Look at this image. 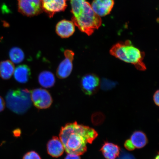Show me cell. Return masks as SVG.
<instances>
[{
	"label": "cell",
	"instance_id": "obj_1",
	"mask_svg": "<svg viewBox=\"0 0 159 159\" xmlns=\"http://www.w3.org/2000/svg\"><path fill=\"white\" fill-rule=\"evenodd\" d=\"M98 136L94 129L76 122L68 123L61 127L59 134L67 154L80 156L87 151V143L92 144Z\"/></svg>",
	"mask_w": 159,
	"mask_h": 159
},
{
	"label": "cell",
	"instance_id": "obj_2",
	"mask_svg": "<svg viewBox=\"0 0 159 159\" xmlns=\"http://www.w3.org/2000/svg\"><path fill=\"white\" fill-rule=\"evenodd\" d=\"M72 20L82 32L91 35L102 24V20L94 13L86 0H71Z\"/></svg>",
	"mask_w": 159,
	"mask_h": 159
},
{
	"label": "cell",
	"instance_id": "obj_3",
	"mask_svg": "<svg viewBox=\"0 0 159 159\" xmlns=\"http://www.w3.org/2000/svg\"><path fill=\"white\" fill-rule=\"evenodd\" d=\"M109 52L116 58L134 65L138 70H146V65L143 62L144 53L134 46L130 41L116 43L111 49Z\"/></svg>",
	"mask_w": 159,
	"mask_h": 159
},
{
	"label": "cell",
	"instance_id": "obj_4",
	"mask_svg": "<svg viewBox=\"0 0 159 159\" xmlns=\"http://www.w3.org/2000/svg\"><path fill=\"white\" fill-rule=\"evenodd\" d=\"M6 99L7 108L17 114H24L31 105L30 92L27 89L10 90Z\"/></svg>",
	"mask_w": 159,
	"mask_h": 159
},
{
	"label": "cell",
	"instance_id": "obj_5",
	"mask_svg": "<svg viewBox=\"0 0 159 159\" xmlns=\"http://www.w3.org/2000/svg\"><path fill=\"white\" fill-rule=\"evenodd\" d=\"M30 95L32 101L38 109H47L52 104V97L48 91L45 89H33L30 92Z\"/></svg>",
	"mask_w": 159,
	"mask_h": 159
},
{
	"label": "cell",
	"instance_id": "obj_6",
	"mask_svg": "<svg viewBox=\"0 0 159 159\" xmlns=\"http://www.w3.org/2000/svg\"><path fill=\"white\" fill-rule=\"evenodd\" d=\"M19 12L28 17L39 15L43 11L41 0H18Z\"/></svg>",
	"mask_w": 159,
	"mask_h": 159
},
{
	"label": "cell",
	"instance_id": "obj_7",
	"mask_svg": "<svg viewBox=\"0 0 159 159\" xmlns=\"http://www.w3.org/2000/svg\"><path fill=\"white\" fill-rule=\"evenodd\" d=\"M43 11L52 17L57 13L64 11L67 7L66 0H41Z\"/></svg>",
	"mask_w": 159,
	"mask_h": 159
},
{
	"label": "cell",
	"instance_id": "obj_8",
	"mask_svg": "<svg viewBox=\"0 0 159 159\" xmlns=\"http://www.w3.org/2000/svg\"><path fill=\"white\" fill-rule=\"evenodd\" d=\"M100 81L96 75H85L81 79V87L85 94L91 95L96 93L99 88Z\"/></svg>",
	"mask_w": 159,
	"mask_h": 159
},
{
	"label": "cell",
	"instance_id": "obj_9",
	"mask_svg": "<svg viewBox=\"0 0 159 159\" xmlns=\"http://www.w3.org/2000/svg\"><path fill=\"white\" fill-rule=\"evenodd\" d=\"M91 7L98 16H105L109 14L114 5V0H94Z\"/></svg>",
	"mask_w": 159,
	"mask_h": 159
},
{
	"label": "cell",
	"instance_id": "obj_10",
	"mask_svg": "<svg viewBox=\"0 0 159 159\" xmlns=\"http://www.w3.org/2000/svg\"><path fill=\"white\" fill-rule=\"evenodd\" d=\"M47 150L50 156L53 157L58 158L62 156L65 150L59 138L53 136L47 143Z\"/></svg>",
	"mask_w": 159,
	"mask_h": 159
},
{
	"label": "cell",
	"instance_id": "obj_11",
	"mask_svg": "<svg viewBox=\"0 0 159 159\" xmlns=\"http://www.w3.org/2000/svg\"><path fill=\"white\" fill-rule=\"evenodd\" d=\"M75 30V25L72 21L62 20L57 24L56 31L62 38H67L72 35Z\"/></svg>",
	"mask_w": 159,
	"mask_h": 159
},
{
	"label": "cell",
	"instance_id": "obj_12",
	"mask_svg": "<svg viewBox=\"0 0 159 159\" xmlns=\"http://www.w3.org/2000/svg\"><path fill=\"white\" fill-rule=\"evenodd\" d=\"M120 150L118 145L108 142H105L100 149L103 156L107 159H116L120 154Z\"/></svg>",
	"mask_w": 159,
	"mask_h": 159
},
{
	"label": "cell",
	"instance_id": "obj_13",
	"mask_svg": "<svg viewBox=\"0 0 159 159\" xmlns=\"http://www.w3.org/2000/svg\"><path fill=\"white\" fill-rule=\"evenodd\" d=\"M73 59L65 57V59L60 63L57 71V77L60 79H64L69 77L73 69Z\"/></svg>",
	"mask_w": 159,
	"mask_h": 159
},
{
	"label": "cell",
	"instance_id": "obj_14",
	"mask_svg": "<svg viewBox=\"0 0 159 159\" xmlns=\"http://www.w3.org/2000/svg\"><path fill=\"white\" fill-rule=\"evenodd\" d=\"M31 70L27 65H19L15 70L14 76L17 82L25 83L28 81L31 75Z\"/></svg>",
	"mask_w": 159,
	"mask_h": 159
},
{
	"label": "cell",
	"instance_id": "obj_15",
	"mask_svg": "<svg viewBox=\"0 0 159 159\" xmlns=\"http://www.w3.org/2000/svg\"><path fill=\"white\" fill-rule=\"evenodd\" d=\"M130 140L135 148H142L148 143L146 135L141 131H136L131 135Z\"/></svg>",
	"mask_w": 159,
	"mask_h": 159
},
{
	"label": "cell",
	"instance_id": "obj_16",
	"mask_svg": "<svg viewBox=\"0 0 159 159\" xmlns=\"http://www.w3.org/2000/svg\"><path fill=\"white\" fill-rule=\"evenodd\" d=\"M15 70V66L11 61H4L0 63V76L4 80L11 78Z\"/></svg>",
	"mask_w": 159,
	"mask_h": 159
},
{
	"label": "cell",
	"instance_id": "obj_17",
	"mask_svg": "<svg viewBox=\"0 0 159 159\" xmlns=\"http://www.w3.org/2000/svg\"><path fill=\"white\" fill-rule=\"evenodd\" d=\"M39 84L44 88H49L54 85L55 78L54 75L50 71H43L39 76Z\"/></svg>",
	"mask_w": 159,
	"mask_h": 159
},
{
	"label": "cell",
	"instance_id": "obj_18",
	"mask_svg": "<svg viewBox=\"0 0 159 159\" xmlns=\"http://www.w3.org/2000/svg\"><path fill=\"white\" fill-rule=\"evenodd\" d=\"M9 55L12 62L16 64L21 62L25 57V53L22 50L17 47H13L10 50Z\"/></svg>",
	"mask_w": 159,
	"mask_h": 159
},
{
	"label": "cell",
	"instance_id": "obj_19",
	"mask_svg": "<svg viewBox=\"0 0 159 159\" xmlns=\"http://www.w3.org/2000/svg\"><path fill=\"white\" fill-rule=\"evenodd\" d=\"M23 159H41L40 156L35 151H30L24 156Z\"/></svg>",
	"mask_w": 159,
	"mask_h": 159
},
{
	"label": "cell",
	"instance_id": "obj_20",
	"mask_svg": "<svg viewBox=\"0 0 159 159\" xmlns=\"http://www.w3.org/2000/svg\"><path fill=\"white\" fill-rule=\"evenodd\" d=\"M118 159H136L132 154L122 151Z\"/></svg>",
	"mask_w": 159,
	"mask_h": 159
},
{
	"label": "cell",
	"instance_id": "obj_21",
	"mask_svg": "<svg viewBox=\"0 0 159 159\" xmlns=\"http://www.w3.org/2000/svg\"><path fill=\"white\" fill-rule=\"evenodd\" d=\"M124 146L127 150L130 151L134 150L135 149L132 143H131L130 139H129L126 141L124 143Z\"/></svg>",
	"mask_w": 159,
	"mask_h": 159
},
{
	"label": "cell",
	"instance_id": "obj_22",
	"mask_svg": "<svg viewBox=\"0 0 159 159\" xmlns=\"http://www.w3.org/2000/svg\"><path fill=\"white\" fill-rule=\"evenodd\" d=\"M65 57L74 59L75 53L72 51L66 50L64 52Z\"/></svg>",
	"mask_w": 159,
	"mask_h": 159
},
{
	"label": "cell",
	"instance_id": "obj_23",
	"mask_svg": "<svg viewBox=\"0 0 159 159\" xmlns=\"http://www.w3.org/2000/svg\"><path fill=\"white\" fill-rule=\"evenodd\" d=\"M159 90H157L156 92L154 93L153 95V100L154 102L156 105L159 106Z\"/></svg>",
	"mask_w": 159,
	"mask_h": 159
},
{
	"label": "cell",
	"instance_id": "obj_24",
	"mask_svg": "<svg viewBox=\"0 0 159 159\" xmlns=\"http://www.w3.org/2000/svg\"><path fill=\"white\" fill-rule=\"evenodd\" d=\"M65 159H81L78 155L74 154H67Z\"/></svg>",
	"mask_w": 159,
	"mask_h": 159
},
{
	"label": "cell",
	"instance_id": "obj_25",
	"mask_svg": "<svg viewBox=\"0 0 159 159\" xmlns=\"http://www.w3.org/2000/svg\"><path fill=\"white\" fill-rule=\"evenodd\" d=\"M5 104L4 100L2 97L0 96V112H2L5 108Z\"/></svg>",
	"mask_w": 159,
	"mask_h": 159
},
{
	"label": "cell",
	"instance_id": "obj_26",
	"mask_svg": "<svg viewBox=\"0 0 159 159\" xmlns=\"http://www.w3.org/2000/svg\"><path fill=\"white\" fill-rule=\"evenodd\" d=\"M159 155H157V156H156V157H155L154 159H159Z\"/></svg>",
	"mask_w": 159,
	"mask_h": 159
}]
</instances>
